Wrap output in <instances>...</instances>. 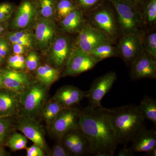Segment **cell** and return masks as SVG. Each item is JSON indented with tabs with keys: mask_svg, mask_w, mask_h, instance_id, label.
<instances>
[{
	"mask_svg": "<svg viewBox=\"0 0 156 156\" xmlns=\"http://www.w3.org/2000/svg\"><path fill=\"white\" fill-rule=\"evenodd\" d=\"M142 37L131 34L123 35L120 40L117 49L119 56L127 65H131L136 58L144 53Z\"/></svg>",
	"mask_w": 156,
	"mask_h": 156,
	"instance_id": "obj_11",
	"label": "cell"
},
{
	"mask_svg": "<svg viewBox=\"0 0 156 156\" xmlns=\"http://www.w3.org/2000/svg\"><path fill=\"white\" fill-rule=\"evenodd\" d=\"M50 47V58L53 67L59 69L65 67L73 50L69 38L66 35L58 36Z\"/></svg>",
	"mask_w": 156,
	"mask_h": 156,
	"instance_id": "obj_13",
	"label": "cell"
},
{
	"mask_svg": "<svg viewBox=\"0 0 156 156\" xmlns=\"http://www.w3.org/2000/svg\"><path fill=\"white\" fill-rule=\"evenodd\" d=\"M50 156H69V154L62 145L61 140H58V143L54 145L50 151Z\"/></svg>",
	"mask_w": 156,
	"mask_h": 156,
	"instance_id": "obj_37",
	"label": "cell"
},
{
	"mask_svg": "<svg viewBox=\"0 0 156 156\" xmlns=\"http://www.w3.org/2000/svg\"><path fill=\"white\" fill-rule=\"evenodd\" d=\"M144 52L156 59V33L155 32L144 34L142 37Z\"/></svg>",
	"mask_w": 156,
	"mask_h": 156,
	"instance_id": "obj_31",
	"label": "cell"
},
{
	"mask_svg": "<svg viewBox=\"0 0 156 156\" xmlns=\"http://www.w3.org/2000/svg\"><path fill=\"white\" fill-rule=\"evenodd\" d=\"M130 76L134 80L156 78V59L144 52L131 64Z\"/></svg>",
	"mask_w": 156,
	"mask_h": 156,
	"instance_id": "obj_14",
	"label": "cell"
},
{
	"mask_svg": "<svg viewBox=\"0 0 156 156\" xmlns=\"http://www.w3.org/2000/svg\"><path fill=\"white\" fill-rule=\"evenodd\" d=\"M26 48L22 45L18 44H13V50L14 54L23 55L26 52Z\"/></svg>",
	"mask_w": 156,
	"mask_h": 156,
	"instance_id": "obj_42",
	"label": "cell"
},
{
	"mask_svg": "<svg viewBox=\"0 0 156 156\" xmlns=\"http://www.w3.org/2000/svg\"><path fill=\"white\" fill-rule=\"evenodd\" d=\"M6 38L12 44H18L22 45L26 48H32L33 43L27 41L25 40H23L15 36L13 34L12 32L8 33L6 35Z\"/></svg>",
	"mask_w": 156,
	"mask_h": 156,
	"instance_id": "obj_36",
	"label": "cell"
},
{
	"mask_svg": "<svg viewBox=\"0 0 156 156\" xmlns=\"http://www.w3.org/2000/svg\"><path fill=\"white\" fill-rule=\"evenodd\" d=\"M20 110L19 94L5 89L0 90V117L12 116Z\"/></svg>",
	"mask_w": 156,
	"mask_h": 156,
	"instance_id": "obj_19",
	"label": "cell"
},
{
	"mask_svg": "<svg viewBox=\"0 0 156 156\" xmlns=\"http://www.w3.org/2000/svg\"><path fill=\"white\" fill-rule=\"evenodd\" d=\"M80 111L73 107L62 109L50 127L53 137L60 140L69 131L79 129Z\"/></svg>",
	"mask_w": 156,
	"mask_h": 156,
	"instance_id": "obj_6",
	"label": "cell"
},
{
	"mask_svg": "<svg viewBox=\"0 0 156 156\" xmlns=\"http://www.w3.org/2000/svg\"><path fill=\"white\" fill-rule=\"evenodd\" d=\"M12 33L17 37L23 39L31 43H34V37L33 35L29 32L26 30H20L14 32H12Z\"/></svg>",
	"mask_w": 156,
	"mask_h": 156,
	"instance_id": "obj_40",
	"label": "cell"
},
{
	"mask_svg": "<svg viewBox=\"0 0 156 156\" xmlns=\"http://www.w3.org/2000/svg\"><path fill=\"white\" fill-rule=\"evenodd\" d=\"M14 126L11 117H0V145L5 144Z\"/></svg>",
	"mask_w": 156,
	"mask_h": 156,
	"instance_id": "obj_30",
	"label": "cell"
},
{
	"mask_svg": "<svg viewBox=\"0 0 156 156\" xmlns=\"http://www.w3.org/2000/svg\"><path fill=\"white\" fill-rule=\"evenodd\" d=\"M8 64L10 68L17 70H22L26 68L25 58L23 55L14 54L10 56L8 59Z\"/></svg>",
	"mask_w": 156,
	"mask_h": 156,
	"instance_id": "obj_32",
	"label": "cell"
},
{
	"mask_svg": "<svg viewBox=\"0 0 156 156\" xmlns=\"http://www.w3.org/2000/svg\"><path fill=\"white\" fill-rule=\"evenodd\" d=\"M113 42L105 34L85 23L79 32L78 48L89 53L101 44Z\"/></svg>",
	"mask_w": 156,
	"mask_h": 156,
	"instance_id": "obj_10",
	"label": "cell"
},
{
	"mask_svg": "<svg viewBox=\"0 0 156 156\" xmlns=\"http://www.w3.org/2000/svg\"><path fill=\"white\" fill-rule=\"evenodd\" d=\"M14 5L11 3H0V22L8 21L14 11Z\"/></svg>",
	"mask_w": 156,
	"mask_h": 156,
	"instance_id": "obj_34",
	"label": "cell"
},
{
	"mask_svg": "<svg viewBox=\"0 0 156 156\" xmlns=\"http://www.w3.org/2000/svg\"><path fill=\"white\" fill-rule=\"evenodd\" d=\"M140 6L142 7V11L140 13L144 24L149 26L155 25L156 0H145Z\"/></svg>",
	"mask_w": 156,
	"mask_h": 156,
	"instance_id": "obj_24",
	"label": "cell"
},
{
	"mask_svg": "<svg viewBox=\"0 0 156 156\" xmlns=\"http://www.w3.org/2000/svg\"><path fill=\"white\" fill-rule=\"evenodd\" d=\"M116 79V73L114 72H110L96 78L86 92V98L89 100V105L95 107L102 106L101 100L111 89Z\"/></svg>",
	"mask_w": 156,
	"mask_h": 156,
	"instance_id": "obj_9",
	"label": "cell"
},
{
	"mask_svg": "<svg viewBox=\"0 0 156 156\" xmlns=\"http://www.w3.org/2000/svg\"><path fill=\"white\" fill-rule=\"evenodd\" d=\"M63 108H64L53 99L48 101V103L45 104L41 115L48 127L50 128L51 124Z\"/></svg>",
	"mask_w": 156,
	"mask_h": 156,
	"instance_id": "obj_23",
	"label": "cell"
},
{
	"mask_svg": "<svg viewBox=\"0 0 156 156\" xmlns=\"http://www.w3.org/2000/svg\"><path fill=\"white\" fill-rule=\"evenodd\" d=\"M147 155L149 156H156V147L152 149L151 150L145 152Z\"/></svg>",
	"mask_w": 156,
	"mask_h": 156,
	"instance_id": "obj_46",
	"label": "cell"
},
{
	"mask_svg": "<svg viewBox=\"0 0 156 156\" xmlns=\"http://www.w3.org/2000/svg\"><path fill=\"white\" fill-rule=\"evenodd\" d=\"M80 128L89 140L92 154L112 156L119 144L107 108L88 105L81 110Z\"/></svg>",
	"mask_w": 156,
	"mask_h": 156,
	"instance_id": "obj_1",
	"label": "cell"
},
{
	"mask_svg": "<svg viewBox=\"0 0 156 156\" xmlns=\"http://www.w3.org/2000/svg\"><path fill=\"white\" fill-rule=\"evenodd\" d=\"M127 144H124V146L122 148L120 149L118 152V156H133L134 152L132 151L131 148H128L127 146Z\"/></svg>",
	"mask_w": 156,
	"mask_h": 156,
	"instance_id": "obj_41",
	"label": "cell"
},
{
	"mask_svg": "<svg viewBox=\"0 0 156 156\" xmlns=\"http://www.w3.org/2000/svg\"><path fill=\"white\" fill-rule=\"evenodd\" d=\"M107 112L119 144L131 142L146 128L145 119L135 105L107 108Z\"/></svg>",
	"mask_w": 156,
	"mask_h": 156,
	"instance_id": "obj_2",
	"label": "cell"
},
{
	"mask_svg": "<svg viewBox=\"0 0 156 156\" xmlns=\"http://www.w3.org/2000/svg\"><path fill=\"white\" fill-rule=\"evenodd\" d=\"M37 13L35 2L32 0H23L16 11L11 27L15 30L28 27L33 22Z\"/></svg>",
	"mask_w": 156,
	"mask_h": 156,
	"instance_id": "obj_17",
	"label": "cell"
},
{
	"mask_svg": "<svg viewBox=\"0 0 156 156\" xmlns=\"http://www.w3.org/2000/svg\"><path fill=\"white\" fill-rule=\"evenodd\" d=\"M15 127L34 144L41 147L45 151H48L44 131L37 120L20 115L17 119Z\"/></svg>",
	"mask_w": 156,
	"mask_h": 156,
	"instance_id": "obj_8",
	"label": "cell"
},
{
	"mask_svg": "<svg viewBox=\"0 0 156 156\" xmlns=\"http://www.w3.org/2000/svg\"><path fill=\"white\" fill-rule=\"evenodd\" d=\"M102 4L89 11V23H88L105 34L113 42L120 32L116 17L112 9L102 5Z\"/></svg>",
	"mask_w": 156,
	"mask_h": 156,
	"instance_id": "obj_5",
	"label": "cell"
},
{
	"mask_svg": "<svg viewBox=\"0 0 156 156\" xmlns=\"http://www.w3.org/2000/svg\"><path fill=\"white\" fill-rule=\"evenodd\" d=\"M77 8V6L73 0H56L55 14L61 20Z\"/></svg>",
	"mask_w": 156,
	"mask_h": 156,
	"instance_id": "obj_29",
	"label": "cell"
},
{
	"mask_svg": "<svg viewBox=\"0 0 156 156\" xmlns=\"http://www.w3.org/2000/svg\"><path fill=\"white\" fill-rule=\"evenodd\" d=\"M10 45L8 39L4 37H0V55L5 58L10 51Z\"/></svg>",
	"mask_w": 156,
	"mask_h": 156,
	"instance_id": "obj_39",
	"label": "cell"
},
{
	"mask_svg": "<svg viewBox=\"0 0 156 156\" xmlns=\"http://www.w3.org/2000/svg\"><path fill=\"white\" fill-rule=\"evenodd\" d=\"M10 154L4 148L3 145H0V156H10Z\"/></svg>",
	"mask_w": 156,
	"mask_h": 156,
	"instance_id": "obj_45",
	"label": "cell"
},
{
	"mask_svg": "<svg viewBox=\"0 0 156 156\" xmlns=\"http://www.w3.org/2000/svg\"><path fill=\"white\" fill-rule=\"evenodd\" d=\"M86 98V92L72 85H66L59 88L53 98L64 108H72L79 104Z\"/></svg>",
	"mask_w": 156,
	"mask_h": 156,
	"instance_id": "obj_18",
	"label": "cell"
},
{
	"mask_svg": "<svg viewBox=\"0 0 156 156\" xmlns=\"http://www.w3.org/2000/svg\"><path fill=\"white\" fill-rule=\"evenodd\" d=\"M83 11L77 8L60 20V26L63 30L69 33H79L84 23Z\"/></svg>",
	"mask_w": 156,
	"mask_h": 156,
	"instance_id": "obj_21",
	"label": "cell"
},
{
	"mask_svg": "<svg viewBox=\"0 0 156 156\" xmlns=\"http://www.w3.org/2000/svg\"><path fill=\"white\" fill-rule=\"evenodd\" d=\"M4 89L3 83L2 73V69H0V90Z\"/></svg>",
	"mask_w": 156,
	"mask_h": 156,
	"instance_id": "obj_47",
	"label": "cell"
},
{
	"mask_svg": "<svg viewBox=\"0 0 156 156\" xmlns=\"http://www.w3.org/2000/svg\"><path fill=\"white\" fill-rule=\"evenodd\" d=\"M27 138L17 131L11 134L5 143L6 145L13 151L25 149L27 147Z\"/></svg>",
	"mask_w": 156,
	"mask_h": 156,
	"instance_id": "obj_28",
	"label": "cell"
},
{
	"mask_svg": "<svg viewBox=\"0 0 156 156\" xmlns=\"http://www.w3.org/2000/svg\"><path fill=\"white\" fill-rule=\"evenodd\" d=\"M56 27L53 19L41 17L35 29L34 41L42 50L49 48L56 37Z\"/></svg>",
	"mask_w": 156,
	"mask_h": 156,
	"instance_id": "obj_15",
	"label": "cell"
},
{
	"mask_svg": "<svg viewBox=\"0 0 156 156\" xmlns=\"http://www.w3.org/2000/svg\"><path fill=\"white\" fill-rule=\"evenodd\" d=\"M61 141L70 156L92 154L89 140L80 128L69 132L63 136Z\"/></svg>",
	"mask_w": 156,
	"mask_h": 156,
	"instance_id": "obj_12",
	"label": "cell"
},
{
	"mask_svg": "<svg viewBox=\"0 0 156 156\" xmlns=\"http://www.w3.org/2000/svg\"><path fill=\"white\" fill-rule=\"evenodd\" d=\"M127 1H128V2L131 3L133 5L135 6L136 9H138V7H139L141 4H142L145 0H127Z\"/></svg>",
	"mask_w": 156,
	"mask_h": 156,
	"instance_id": "obj_43",
	"label": "cell"
},
{
	"mask_svg": "<svg viewBox=\"0 0 156 156\" xmlns=\"http://www.w3.org/2000/svg\"><path fill=\"white\" fill-rule=\"evenodd\" d=\"M48 88L40 82H32L19 94L21 104L20 115L36 120L41 114L48 95Z\"/></svg>",
	"mask_w": 156,
	"mask_h": 156,
	"instance_id": "obj_4",
	"label": "cell"
},
{
	"mask_svg": "<svg viewBox=\"0 0 156 156\" xmlns=\"http://www.w3.org/2000/svg\"><path fill=\"white\" fill-rule=\"evenodd\" d=\"M27 156H45V151L41 147L34 144L33 145L25 149Z\"/></svg>",
	"mask_w": 156,
	"mask_h": 156,
	"instance_id": "obj_38",
	"label": "cell"
},
{
	"mask_svg": "<svg viewBox=\"0 0 156 156\" xmlns=\"http://www.w3.org/2000/svg\"><path fill=\"white\" fill-rule=\"evenodd\" d=\"M138 110L145 120L156 124V101L150 97H145L137 106Z\"/></svg>",
	"mask_w": 156,
	"mask_h": 156,
	"instance_id": "obj_25",
	"label": "cell"
},
{
	"mask_svg": "<svg viewBox=\"0 0 156 156\" xmlns=\"http://www.w3.org/2000/svg\"><path fill=\"white\" fill-rule=\"evenodd\" d=\"M116 13L119 32L123 35H138L142 37L143 22L139 10L127 0H108Z\"/></svg>",
	"mask_w": 156,
	"mask_h": 156,
	"instance_id": "obj_3",
	"label": "cell"
},
{
	"mask_svg": "<svg viewBox=\"0 0 156 156\" xmlns=\"http://www.w3.org/2000/svg\"><path fill=\"white\" fill-rule=\"evenodd\" d=\"M104 0H75L74 2L81 11H89L103 3Z\"/></svg>",
	"mask_w": 156,
	"mask_h": 156,
	"instance_id": "obj_33",
	"label": "cell"
},
{
	"mask_svg": "<svg viewBox=\"0 0 156 156\" xmlns=\"http://www.w3.org/2000/svg\"><path fill=\"white\" fill-rule=\"evenodd\" d=\"M7 21L3 22L0 24V37H2L7 27Z\"/></svg>",
	"mask_w": 156,
	"mask_h": 156,
	"instance_id": "obj_44",
	"label": "cell"
},
{
	"mask_svg": "<svg viewBox=\"0 0 156 156\" xmlns=\"http://www.w3.org/2000/svg\"><path fill=\"white\" fill-rule=\"evenodd\" d=\"M112 42L101 44L90 52V54L94 58L102 61L105 58L119 56L117 48L112 45Z\"/></svg>",
	"mask_w": 156,
	"mask_h": 156,
	"instance_id": "obj_26",
	"label": "cell"
},
{
	"mask_svg": "<svg viewBox=\"0 0 156 156\" xmlns=\"http://www.w3.org/2000/svg\"><path fill=\"white\" fill-rule=\"evenodd\" d=\"M2 73L4 89L19 94L33 82L28 74L21 70L9 68L2 69Z\"/></svg>",
	"mask_w": 156,
	"mask_h": 156,
	"instance_id": "obj_16",
	"label": "cell"
},
{
	"mask_svg": "<svg viewBox=\"0 0 156 156\" xmlns=\"http://www.w3.org/2000/svg\"><path fill=\"white\" fill-rule=\"evenodd\" d=\"M4 60H5V58L0 55V66L3 64Z\"/></svg>",
	"mask_w": 156,
	"mask_h": 156,
	"instance_id": "obj_48",
	"label": "cell"
},
{
	"mask_svg": "<svg viewBox=\"0 0 156 156\" xmlns=\"http://www.w3.org/2000/svg\"><path fill=\"white\" fill-rule=\"evenodd\" d=\"M130 147L134 152H147L156 147V132L144 128L140 131L131 141Z\"/></svg>",
	"mask_w": 156,
	"mask_h": 156,
	"instance_id": "obj_20",
	"label": "cell"
},
{
	"mask_svg": "<svg viewBox=\"0 0 156 156\" xmlns=\"http://www.w3.org/2000/svg\"><path fill=\"white\" fill-rule=\"evenodd\" d=\"M56 0H37V12L41 17L52 19L55 15Z\"/></svg>",
	"mask_w": 156,
	"mask_h": 156,
	"instance_id": "obj_27",
	"label": "cell"
},
{
	"mask_svg": "<svg viewBox=\"0 0 156 156\" xmlns=\"http://www.w3.org/2000/svg\"><path fill=\"white\" fill-rule=\"evenodd\" d=\"M101 60L78 47L73 49L62 72V76H75L92 69Z\"/></svg>",
	"mask_w": 156,
	"mask_h": 156,
	"instance_id": "obj_7",
	"label": "cell"
},
{
	"mask_svg": "<svg viewBox=\"0 0 156 156\" xmlns=\"http://www.w3.org/2000/svg\"><path fill=\"white\" fill-rule=\"evenodd\" d=\"M60 74V69L48 64L40 66L36 70L38 82L48 88L58 80Z\"/></svg>",
	"mask_w": 156,
	"mask_h": 156,
	"instance_id": "obj_22",
	"label": "cell"
},
{
	"mask_svg": "<svg viewBox=\"0 0 156 156\" xmlns=\"http://www.w3.org/2000/svg\"><path fill=\"white\" fill-rule=\"evenodd\" d=\"M39 57L34 51H30L25 58L26 69L30 71H34L37 69L39 66Z\"/></svg>",
	"mask_w": 156,
	"mask_h": 156,
	"instance_id": "obj_35",
	"label": "cell"
}]
</instances>
